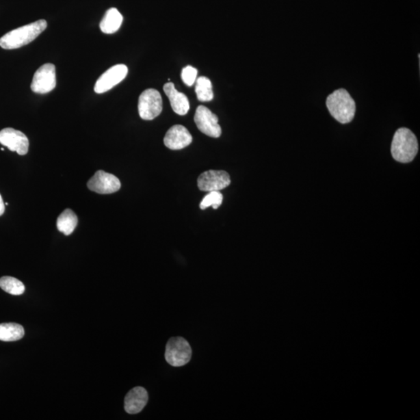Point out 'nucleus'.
<instances>
[{
  "label": "nucleus",
  "mask_w": 420,
  "mask_h": 420,
  "mask_svg": "<svg viewBox=\"0 0 420 420\" xmlns=\"http://www.w3.org/2000/svg\"><path fill=\"white\" fill-rule=\"evenodd\" d=\"M47 22L39 20L5 34L0 38V47L16 49L25 47L36 39L47 28Z\"/></svg>",
  "instance_id": "1"
},
{
  "label": "nucleus",
  "mask_w": 420,
  "mask_h": 420,
  "mask_svg": "<svg viewBox=\"0 0 420 420\" xmlns=\"http://www.w3.org/2000/svg\"><path fill=\"white\" fill-rule=\"evenodd\" d=\"M419 145L417 136L410 129L400 128L395 132L391 143V155L396 161L407 163L417 155Z\"/></svg>",
  "instance_id": "2"
},
{
  "label": "nucleus",
  "mask_w": 420,
  "mask_h": 420,
  "mask_svg": "<svg viewBox=\"0 0 420 420\" xmlns=\"http://www.w3.org/2000/svg\"><path fill=\"white\" fill-rule=\"evenodd\" d=\"M326 106L331 116L340 123H350L355 116V101L345 89L334 90L329 95Z\"/></svg>",
  "instance_id": "3"
},
{
  "label": "nucleus",
  "mask_w": 420,
  "mask_h": 420,
  "mask_svg": "<svg viewBox=\"0 0 420 420\" xmlns=\"http://www.w3.org/2000/svg\"><path fill=\"white\" fill-rule=\"evenodd\" d=\"M192 356L191 345L183 337H172L168 340L166 349V361L174 367H183L188 363Z\"/></svg>",
  "instance_id": "4"
},
{
  "label": "nucleus",
  "mask_w": 420,
  "mask_h": 420,
  "mask_svg": "<svg viewBox=\"0 0 420 420\" xmlns=\"http://www.w3.org/2000/svg\"><path fill=\"white\" fill-rule=\"evenodd\" d=\"M163 109L162 98L158 90L147 89L140 96L139 114L144 120H153L161 114Z\"/></svg>",
  "instance_id": "5"
},
{
  "label": "nucleus",
  "mask_w": 420,
  "mask_h": 420,
  "mask_svg": "<svg viewBox=\"0 0 420 420\" xmlns=\"http://www.w3.org/2000/svg\"><path fill=\"white\" fill-rule=\"evenodd\" d=\"M56 86L55 66L47 64L36 71L31 85L33 92L44 94L52 92Z\"/></svg>",
  "instance_id": "6"
},
{
  "label": "nucleus",
  "mask_w": 420,
  "mask_h": 420,
  "mask_svg": "<svg viewBox=\"0 0 420 420\" xmlns=\"http://www.w3.org/2000/svg\"><path fill=\"white\" fill-rule=\"evenodd\" d=\"M194 121L198 129L210 137L219 138L222 133L218 116L205 106L197 107Z\"/></svg>",
  "instance_id": "7"
},
{
  "label": "nucleus",
  "mask_w": 420,
  "mask_h": 420,
  "mask_svg": "<svg viewBox=\"0 0 420 420\" xmlns=\"http://www.w3.org/2000/svg\"><path fill=\"white\" fill-rule=\"evenodd\" d=\"M197 184L202 192L221 191L231 185V178L228 172L210 170L200 175Z\"/></svg>",
  "instance_id": "8"
},
{
  "label": "nucleus",
  "mask_w": 420,
  "mask_h": 420,
  "mask_svg": "<svg viewBox=\"0 0 420 420\" xmlns=\"http://www.w3.org/2000/svg\"><path fill=\"white\" fill-rule=\"evenodd\" d=\"M128 75V67L126 65L118 64L110 68L102 75L94 86L96 94H103L109 92L122 82Z\"/></svg>",
  "instance_id": "9"
},
{
  "label": "nucleus",
  "mask_w": 420,
  "mask_h": 420,
  "mask_svg": "<svg viewBox=\"0 0 420 420\" xmlns=\"http://www.w3.org/2000/svg\"><path fill=\"white\" fill-rule=\"evenodd\" d=\"M88 187L99 194H112L120 189L121 183L115 175L99 171L89 180Z\"/></svg>",
  "instance_id": "10"
},
{
  "label": "nucleus",
  "mask_w": 420,
  "mask_h": 420,
  "mask_svg": "<svg viewBox=\"0 0 420 420\" xmlns=\"http://www.w3.org/2000/svg\"><path fill=\"white\" fill-rule=\"evenodd\" d=\"M0 144L19 155H27L29 149V140L25 134L12 128H5L0 131Z\"/></svg>",
  "instance_id": "11"
},
{
  "label": "nucleus",
  "mask_w": 420,
  "mask_h": 420,
  "mask_svg": "<svg viewBox=\"0 0 420 420\" xmlns=\"http://www.w3.org/2000/svg\"><path fill=\"white\" fill-rule=\"evenodd\" d=\"M192 142V136L189 130L181 124H175L170 129L163 139L164 145L173 150L184 149Z\"/></svg>",
  "instance_id": "12"
},
{
  "label": "nucleus",
  "mask_w": 420,
  "mask_h": 420,
  "mask_svg": "<svg viewBox=\"0 0 420 420\" xmlns=\"http://www.w3.org/2000/svg\"><path fill=\"white\" fill-rule=\"evenodd\" d=\"M148 399V393L144 388L135 387L124 398V410L129 414H137L144 410Z\"/></svg>",
  "instance_id": "13"
},
{
  "label": "nucleus",
  "mask_w": 420,
  "mask_h": 420,
  "mask_svg": "<svg viewBox=\"0 0 420 420\" xmlns=\"http://www.w3.org/2000/svg\"><path fill=\"white\" fill-rule=\"evenodd\" d=\"M164 93L168 96L173 111L179 116H185L190 109L189 101L187 96L176 90L173 83L163 86Z\"/></svg>",
  "instance_id": "14"
},
{
  "label": "nucleus",
  "mask_w": 420,
  "mask_h": 420,
  "mask_svg": "<svg viewBox=\"0 0 420 420\" xmlns=\"http://www.w3.org/2000/svg\"><path fill=\"white\" fill-rule=\"evenodd\" d=\"M123 21V16L116 8L107 10L103 19L100 23L101 31L107 35L119 30Z\"/></svg>",
  "instance_id": "15"
},
{
  "label": "nucleus",
  "mask_w": 420,
  "mask_h": 420,
  "mask_svg": "<svg viewBox=\"0 0 420 420\" xmlns=\"http://www.w3.org/2000/svg\"><path fill=\"white\" fill-rule=\"evenodd\" d=\"M24 336V327L16 324V323H2V324H0V340L1 341H18Z\"/></svg>",
  "instance_id": "16"
},
{
  "label": "nucleus",
  "mask_w": 420,
  "mask_h": 420,
  "mask_svg": "<svg viewBox=\"0 0 420 420\" xmlns=\"http://www.w3.org/2000/svg\"><path fill=\"white\" fill-rule=\"evenodd\" d=\"M77 224L78 218L76 213L73 210L67 209L58 218L57 228L62 234L68 236L75 231Z\"/></svg>",
  "instance_id": "17"
},
{
  "label": "nucleus",
  "mask_w": 420,
  "mask_h": 420,
  "mask_svg": "<svg viewBox=\"0 0 420 420\" xmlns=\"http://www.w3.org/2000/svg\"><path fill=\"white\" fill-rule=\"evenodd\" d=\"M196 93L198 101L207 102L213 99L212 83L205 77L198 78L196 81Z\"/></svg>",
  "instance_id": "18"
},
{
  "label": "nucleus",
  "mask_w": 420,
  "mask_h": 420,
  "mask_svg": "<svg viewBox=\"0 0 420 420\" xmlns=\"http://www.w3.org/2000/svg\"><path fill=\"white\" fill-rule=\"evenodd\" d=\"M0 288L12 295H21L25 291L24 283L11 276H3L0 279Z\"/></svg>",
  "instance_id": "19"
},
{
  "label": "nucleus",
  "mask_w": 420,
  "mask_h": 420,
  "mask_svg": "<svg viewBox=\"0 0 420 420\" xmlns=\"http://www.w3.org/2000/svg\"><path fill=\"white\" fill-rule=\"evenodd\" d=\"M224 196L220 191L210 192L208 195L204 197L200 203V207L204 210L212 207L214 209H218L222 204Z\"/></svg>",
  "instance_id": "20"
},
{
  "label": "nucleus",
  "mask_w": 420,
  "mask_h": 420,
  "mask_svg": "<svg viewBox=\"0 0 420 420\" xmlns=\"http://www.w3.org/2000/svg\"><path fill=\"white\" fill-rule=\"evenodd\" d=\"M198 70L196 68L188 66L184 68L181 72V79L187 86L191 87L196 81Z\"/></svg>",
  "instance_id": "21"
},
{
  "label": "nucleus",
  "mask_w": 420,
  "mask_h": 420,
  "mask_svg": "<svg viewBox=\"0 0 420 420\" xmlns=\"http://www.w3.org/2000/svg\"><path fill=\"white\" fill-rule=\"evenodd\" d=\"M4 212H5V204L3 202L1 195H0V217H1V215L4 213Z\"/></svg>",
  "instance_id": "22"
}]
</instances>
